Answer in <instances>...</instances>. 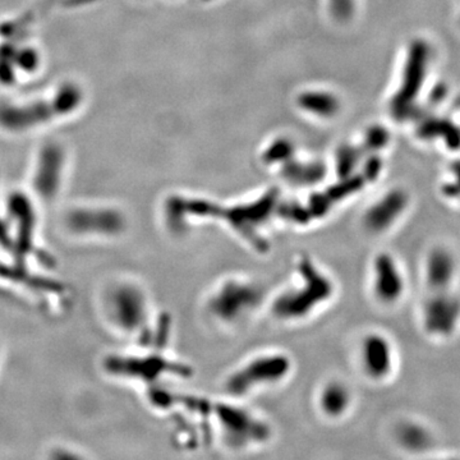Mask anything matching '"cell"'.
Instances as JSON below:
<instances>
[{
  "label": "cell",
  "mask_w": 460,
  "mask_h": 460,
  "mask_svg": "<svg viewBox=\"0 0 460 460\" xmlns=\"http://www.w3.org/2000/svg\"><path fill=\"white\" fill-rule=\"evenodd\" d=\"M298 280L273 299L271 312L281 322H298L308 319L334 294V283L311 260L299 262Z\"/></svg>",
  "instance_id": "6da1fadb"
},
{
  "label": "cell",
  "mask_w": 460,
  "mask_h": 460,
  "mask_svg": "<svg viewBox=\"0 0 460 460\" xmlns=\"http://www.w3.org/2000/svg\"><path fill=\"white\" fill-rule=\"evenodd\" d=\"M265 298V289L256 281L237 276L226 278L211 290L206 311L219 325L232 328L256 312Z\"/></svg>",
  "instance_id": "7a4b0ae2"
},
{
  "label": "cell",
  "mask_w": 460,
  "mask_h": 460,
  "mask_svg": "<svg viewBox=\"0 0 460 460\" xmlns=\"http://www.w3.org/2000/svg\"><path fill=\"white\" fill-rule=\"evenodd\" d=\"M292 372V360L283 353H264L244 360L228 376L225 391L233 398H244L285 381Z\"/></svg>",
  "instance_id": "3957f363"
},
{
  "label": "cell",
  "mask_w": 460,
  "mask_h": 460,
  "mask_svg": "<svg viewBox=\"0 0 460 460\" xmlns=\"http://www.w3.org/2000/svg\"><path fill=\"white\" fill-rule=\"evenodd\" d=\"M420 325L431 340H452L460 331V296L454 290L429 292L420 307Z\"/></svg>",
  "instance_id": "277c9868"
},
{
  "label": "cell",
  "mask_w": 460,
  "mask_h": 460,
  "mask_svg": "<svg viewBox=\"0 0 460 460\" xmlns=\"http://www.w3.org/2000/svg\"><path fill=\"white\" fill-rule=\"evenodd\" d=\"M370 290L377 303L391 308L406 296L408 280L399 258L389 251L374 255L370 267Z\"/></svg>",
  "instance_id": "5b68a950"
},
{
  "label": "cell",
  "mask_w": 460,
  "mask_h": 460,
  "mask_svg": "<svg viewBox=\"0 0 460 460\" xmlns=\"http://www.w3.org/2000/svg\"><path fill=\"white\" fill-rule=\"evenodd\" d=\"M358 365L367 380L389 381L398 366V353L390 336L381 331L367 333L359 343Z\"/></svg>",
  "instance_id": "8992f818"
},
{
  "label": "cell",
  "mask_w": 460,
  "mask_h": 460,
  "mask_svg": "<svg viewBox=\"0 0 460 460\" xmlns=\"http://www.w3.org/2000/svg\"><path fill=\"white\" fill-rule=\"evenodd\" d=\"M218 420L226 441L235 447L265 443L270 434L265 422L239 406L220 404Z\"/></svg>",
  "instance_id": "52a82bcc"
},
{
  "label": "cell",
  "mask_w": 460,
  "mask_h": 460,
  "mask_svg": "<svg viewBox=\"0 0 460 460\" xmlns=\"http://www.w3.org/2000/svg\"><path fill=\"white\" fill-rule=\"evenodd\" d=\"M460 261L450 246H431L422 261V280L427 292L454 290L459 279Z\"/></svg>",
  "instance_id": "ba28073f"
},
{
  "label": "cell",
  "mask_w": 460,
  "mask_h": 460,
  "mask_svg": "<svg viewBox=\"0 0 460 460\" xmlns=\"http://www.w3.org/2000/svg\"><path fill=\"white\" fill-rule=\"evenodd\" d=\"M409 197L403 191H391L372 203L362 216V228L368 235L382 237L392 232L406 216Z\"/></svg>",
  "instance_id": "9c48e42d"
},
{
  "label": "cell",
  "mask_w": 460,
  "mask_h": 460,
  "mask_svg": "<svg viewBox=\"0 0 460 460\" xmlns=\"http://www.w3.org/2000/svg\"><path fill=\"white\" fill-rule=\"evenodd\" d=\"M111 316L128 333L143 328L148 320V299L136 285H122L110 296Z\"/></svg>",
  "instance_id": "30bf717a"
},
{
  "label": "cell",
  "mask_w": 460,
  "mask_h": 460,
  "mask_svg": "<svg viewBox=\"0 0 460 460\" xmlns=\"http://www.w3.org/2000/svg\"><path fill=\"white\" fill-rule=\"evenodd\" d=\"M68 228L79 235H116L123 232L125 218L116 210L88 209L72 212Z\"/></svg>",
  "instance_id": "8fae6325"
},
{
  "label": "cell",
  "mask_w": 460,
  "mask_h": 460,
  "mask_svg": "<svg viewBox=\"0 0 460 460\" xmlns=\"http://www.w3.org/2000/svg\"><path fill=\"white\" fill-rule=\"evenodd\" d=\"M353 403V391L342 380H328L317 391V409L330 421H340L345 418L351 412Z\"/></svg>",
  "instance_id": "7c38bea8"
},
{
  "label": "cell",
  "mask_w": 460,
  "mask_h": 460,
  "mask_svg": "<svg viewBox=\"0 0 460 460\" xmlns=\"http://www.w3.org/2000/svg\"><path fill=\"white\" fill-rule=\"evenodd\" d=\"M392 437L403 452L417 455L429 452L435 445L432 429L426 423L414 418L399 421L394 427Z\"/></svg>",
  "instance_id": "4fadbf2b"
},
{
  "label": "cell",
  "mask_w": 460,
  "mask_h": 460,
  "mask_svg": "<svg viewBox=\"0 0 460 460\" xmlns=\"http://www.w3.org/2000/svg\"><path fill=\"white\" fill-rule=\"evenodd\" d=\"M106 367L111 374H129L133 377L143 376V379H148L170 370L173 365L155 357L150 359L111 358Z\"/></svg>",
  "instance_id": "5bb4252c"
},
{
  "label": "cell",
  "mask_w": 460,
  "mask_h": 460,
  "mask_svg": "<svg viewBox=\"0 0 460 460\" xmlns=\"http://www.w3.org/2000/svg\"><path fill=\"white\" fill-rule=\"evenodd\" d=\"M12 211L18 221V241H17V248L18 253L24 256L29 253L32 247V237H33V214L32 209L24 200H18L12 203Z\"/></svg>",
  "instance_id": "9a60e30c"
}]
</instances>
